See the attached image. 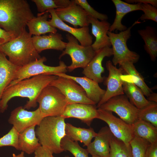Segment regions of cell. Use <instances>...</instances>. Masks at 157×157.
<instances>
[{
    "label": "cell",
    "instance_id": "obj_1",
    "mask_svg": "<svg viewBox=\"0 0 157 157\" xmlns=\"http://www.w3.org/2000/svg\"><path fill=\"white\" fill-rule=\"evenodd\" d=\"M58 76L54 75L43 74L22 80L15 84L7 87L1 96L0 102L1 113L4 112L8 107V103L16 97L27 98V101L23 107L30 109L37 106V99L42 90L49 85Z\"/></svg>",
    "mask_w": 157,
    "mask_h": 157
},
{
    "label": "cell",
    "instance_id": "obj_2",
    "mask_svg": "<svg viewBox=\"0 0 157 157\" xmlns=\"http://www.w3.org/2000/svg\"><path fill=\"white\" fill-rule=\"evenodd\" d=\"M34 17L26 0H0V28L19 35Z\"/></svg>",
    "mask_w": 157,
    "mask_h": 157
},
{
    "label": "cell",
    "instance_id": "obj_3",
    "mask_svg": "<svg viewBox=\"0 0 157 157\" xmlns=\"http://www.w3.org/2000/svg\"><path fill=\"white\" fill-rule=\"evenodd\" d=\"M25 28L21 34L0 46V51L13 64L22 67L41 57L35 50L32 37Z\"/></svg>",
    "mask_w": 157,
    "mask_h": 157
},
{
    "label": "cell",
    "instance_id": "obj_4",
    "mask_svg": "<svg viewBox=\"0 0 157 157\" xmlns=\"http://www.w3.org/2000/svg\"><path fill=\"white\" fill-rule=\"evenodd\" d=\"M65 125V119L61 116L44 118L35 130L41 146L53 154H59L64 151L60 143L66 135Z\"/></svg>",
    "mask_w": 157,
    "mask_h": 157
},
{
    "label": "cell",
    "instance_id": "obj_5",
    "mask_svg": "<svg viewBox=\"0 0 157 157\" xmlns=\"http://www.w3.org/2000/svg\"><path fill=\"white\" fill-rule=\"evenodd\" d=\"M141 23L138 20L124 31L118 33L108 31L107 35L112 46L113 56L112 63L115 66L118 64L120 66L122 63L126 61L133 63L138 61L140 56L137 53L131 51L127 45V42L131 36V30L136 24Z\"/></svg>",
    "mask_w": 157,
    "mask_h": 157
},
{
    "label": "cell",
    "instance_id": "obj_6",
    "mask_svg": "<svg viewBox=\"0 0 157 157\" xmlns=\"http://www.w3.org/2000/svg\"><path fill=\"white\" fill-rule=\"evenodd\" d=\"M36 101L43 118L61 116L67 105L65 96L60 90L49 85L42 90Z\"/></svg>",
    "mask_w": 157,
    "mask_h": 157
},
{
    "label": "cell",
    "instance_id": "obj_7",
    "mask_svg": "<svg viewBox=\"0 0 157 157\" xmlns=\"http://www.w3.org/2000/svg\"><path fill=\"white\" fill-rule=\"evenodd\" d=\"M66 37L68 42L60 55L59 59L66 54L70 56L72 63L67 67V71L69 72L78 68H84L93 58L96 51L91 46H84L80 45L77 39L69 33L67 34Z\"/></svg>",
    "mask_w": 157,
    "mask_h": 157
},
{
    "label": "cell",
    "instance_id": "obj_8",
    "mask_svg": "<svg viewBox=\"0 0 157 157\" xmlns=\"http://www.w3.org/2000/svg\"><path fill=\"white\" fill-rule=\"evenodd\" d=\"M47 60L46 57L43 56L25 66L20 67L16 71L13 80L7 87L38 75L54 73H65L67 71V66L63 61H60L58 66H51L44 64V63Z\"/></svg>",
    "mask_w": 157,
    "mask_h": 157
},
{
    "label": "cell",
    "instance_id": "obj_9",
    "mask_svg": "<svg viewBox=\"0 0 157 157\" xmlns=\"http://www.w3.org/2000/svg\"><path fill=\"white\" fill-rule=\"evenodd\" d=\"M49 85L60 90L65 96L67 105L76 103L96 104L88 97L81 86L72 79L58 76Z\"/></svg>",
    "mask_w": 157,
    "mask_h": 157
},
{
    "label": "cell",
    "instance_id": "obj_10",
    "mask_svg": "<svg viewBox=\"0 0 157 157\" xmlns=\"http://www.w3.org/2000/svg\"><path fill=\"white\" fill-rule=\"evenodd\" d=\"M99 108L115 112L120 119L130 124L138 119L139 109L130 103L124 94L110 98Z\"/></svg>",
    "mask_w": 157,
    "mask_h": 157
},
{
    "label": "cell",
    "instance_id": "obj_11",
    "mask_svg": "<svg viewBox=\"0 0 157 157\" xmlns=\"http://www.w3.org/2000/svg\"><path fill=\"white\" fill-rule=\"evenodd\" d=\"M97 119L106 122L113 136L124 142L127 146L130 145L131 140L134 137L132 125L127 123L113 114L112 112L97 109Z\"/></svg>",
    "mask_w": 157,
    "mask_h": 157
},
{
    "label": "cell",
    "instance_id": "obj_12",
    "mask_svg": "<svg viewBox=\"0 0 157 157\" xmlns=\"http://www.w3.org/2000/svg\"><path fill=\"white\" fill-rule=\"evenodd\" d=\"M106 67L109 72L108 76L104 82L107 88L104 96L97 104L96 107L97 108L110 98L124 94L123 86V81L121 78L124 72L123 69L121 67L117 68L110 60L106 62Z\"/></svg>",
    "mask_w": 157,
    "mask_h": 157
},
{
    "label": "cell",
    "instance_id": "obj_13",
    "mask_svg": "<svg viewBox=\"0 0 157 157\" xmlns=\"http://www.w3.org/2000/svg\"><path fill=\"white\" fill-rule=\"evenodd\" d=\"M43 118L39 107L35 110L28 111L19 106L12 111L8 122L20 133L28 127L38 126Z\"/></svg>",
    "mask_w": 157,
    "mask_h": 157
},
{
    "label": "cell",
    "instance_id": "obj_14",
    "mask_svg": "<svg viewBox=\"0 0 157 157\" xmlns=\"http://www.w3.org/2000/svg\"><path fill=\"white\" fill-rule=\"evenodd\" d=\"M55 11L61 20L70 23L74 28H77L78 26L88 27L90 24L87 19V14L74 0H71L68 6L55 9Z\"/></svg>",
    "mask_w": 157,
    "mask_h": 157
},
{
    "label": "cell",
    "instance_id": "obj_15",
    "mask_svg": "<svg viewBox=\"0 0 157 157\" xmlns=\"http://www.w3.org/2000/svg\"><path fill=\"white\" fill-rule=\"evenodd\" d=\"M45 12L50 14L51 19L49 22L52 26L68 32L76 39L82 46H88L92 44L93 38L90 33L88 27L76 28L67 25L58 18L55 9H50Z\"/></svg>",
    "mask_w": 157,
    "mask_h": 157
},
{
    "label": "cell",
    "instance_id": "obj_16",
    "mask_svg": "<svg viewBox=\"0 0 157 157\" xmlns=\"http://www.w3.org/2000/svg\"><path fill=\"white\" fill-rule=\"evenodd\" d=\"M113 54L112 48L108 47L96 51L93 58L83 69L82 73L85 76L98 83L102 82L105 78L101 76V74L104 72V68L102 66V61L105 57H110Z\"/></svg>",
    "mask_w": 157,
    "mask_h": 157
},
{
    "label": "cell",
    "instance_id": "obj_17",
    "mask_svg": "<svg viewBox=\"0 0 157 157\" xmlns=\"http://www.w3.org/2000/svg\"><path fill=\"white\" fill-rule=\"evenodd\" d=\"M95 105L76 103L67 105L61 116L65 119H78L90 126L93 120L97 118L98 112Z\"/></svg>",
    "mask_w": 157,
    "mask_h": 157
},
{
    "label": "cell",
    "instance_id": "obj_18",
    "mask_svg": "<svg viewBox=\"0 0 157 157\" xmlns=\"http://www.w3.org/2000/svg\"><path fill=\"white\" fill-rule=\"evenodd\" d=\"M113 135L108 127H103L97 133L92 142L87 146V150L92 156L109 157L110 141Z\"/></svg>",
    "mask_w": 157,
    "mask_h": 157
},
{
    "label": "cell",
    "instance_id": "obj_19",
    "mask_svg": "<svg viewBox=\"0 0 157 157\" xmlns=\"http://www.w3.org/2000/svg\"><path fill=\"white\" fill-rule=\"evenodd\" d=\"M88 20L92 25V33L95 40L91 46L95 51L105 47H110L111 44L107 32L111 25L107 20L99 21L90 16H88Z\"/></svg>",
    "mask_w": 157,
    "mask_h": 157
},
{
    "label": "cell",
    "instance_id": "obj_20",
    "mask_svg": "<svg viewBox=\"0 0 157 157\" xmlns=\"http://www.w3.org/2000/svg\"><path fill=\"white\" fill-rule=\"evenodd\" d=\"M48 74L73 80L81 86L85 91L88 97L95 104H97L100 101L106 92V90L101 88L98 83L85 76H75L64 73H54Z\"/></svg>",
    "mask_w": 157,
    "mask_h": 157
},
{
    "label": "cell",
    "instance_id": "obj_21",
    "mask_svg": "<svg viewBox=\"0 0 157 157\" xmlns=\"http://www.w3.org/2000/svg\"><path fill=\"white\" fill-rule=\"evenodd\" d=\"M63 36L58 33H50L48 35L34 36L32 37L34 47L38 53L49 49L63 51L65 48L67 42L63 41Z\"/></svg>",
    "mask_w": 157,
    "mask_h": 157
},
{
    "label": "cell",
    "instance_id": "obj_22",
    "mask_svg": "<svg viewBox=\"0 0 157 157\" xmlns=\"http://www.w3.org/2000/svg\"><path fill=\"white\" fill-rule=\"evenodd\" d=\"M116 8V15L113 23L111 25L109 31L120 32L127 29L122 23V20L127 14L133 11L141 10V3L130 4L120 0H112Z\"/></svg>",
    "mask_w": 157,
    "mask_h": 157
},
{
    "label": "cell",
    "instance_id": "obj_23",
    "mask_svg": "<svg viewBox=\"0 0 157 157\" xmlns=\"http://www.w3.org/2000/svg\"><path fill=\"white\" fill-rule=\"evenodd\" d=\"M134 63L130 61H125L119 66L124 72L127 74L122 75L121 78L124 81L134 83L142 91L144 95L148 98L153 92L151 90L146 84L142 76L136 69Z\"/></svg>",
    "mask_w": 157,
    "mask_h": 157
},
{
    "label": "cell",
    "instance_id": "obj_24",
    "mask_svg": "<svg viewBox=\"0 0 157 157\" xmlns=\"http://www.w3.org/2000/svg\"><path fill=\"white\" fill-rule=\"evenodd\" d=\"M49 17V13L45 12L38 14L37 17H34L27 22L29 33L34 36H40L46 33H56L57 30L52 26L47 19Z\"/></svg>",
    "mask_w": 157,
    "mask_h": 157
},
{
    "label": "cell",
    "instance_id": "obj_25",
    "mask_svg": "<svg viewBox=\"0 0 157 157\" xmlns=\"http://www.w3.org/2000/svg\"><path fill=\"white\" fill-rule=\"evenodd\" d=\"M20 67L11 63L0 51V102L4 91L13 80L16 71Z\"/></svg>",
    "mask_w": 157,
    "mask_h": 157
},
{
    "label": "cell",
    "instance_id": "obj_26",
    "mask_svg": "<svg viewBox=\"0 0 157 157\" xmlns=\"http://www.w3.org/2000/svg\"><path fill=\"white\" fill-rule=\"evenodd\" d=\"M35 126H33L28 127L19 133V150L31 154L34 153L41 146L35 134Z\"/></svg>",
    "mask_w": 157,
    "mask_h": 157
},
{
    "label": "cell",
    "instance_id": "obj_27",
    "mask_svg": "<svg viewBox=\"0 0 157 157\" xmlns=\"http://www.w3.org/2000/svg\"><path fill=\"white\" fill-rule=\"evenodd\" d=\"M65 131L66 136L72 141L83 143V146L87 147L97 134L92 128L77 127L68 123H66Z\"/></svg>",
    "mask_w": 157,
    "mask_h": 157
},
{
    "label": "cell",
    "instance_id": "obj_28",
    "mask_svg": "<svg viewBox=\"0 0 157 157\" xmlns=\"http://www.w3.org/2000/svg\"><path fill=\"white\" fill-rule=\"evenodd\" d=\"M134 136L152 144L157 142V128L151 123L138 118L131 124Z\"/></svg>",
    "mask_w": 157,
    "mask_h": 157
},
{
    "label": "cell",
    "instance_id": "obj_29",
    "mask_svg": "<svg viewBox=\"0 0 157 157\" xmlns=\"http://www.w3.org/2000/svg\"><path fill=\"white\" fill-rule=\"evenodd\" d=\"M138 32L144 42V50L149 55L151 60L155 61L157 56V34L154 27L147 26Z\"/></svg>",
    "mask_w": 157,
    "mask_h": 157
},
{
    "label": "cell",
    "instance_id": "obj_30",
    "mask_svg": "<svg viewBox=\"0 0 157 157\" xmlns=\"http://www.w3.org/2000/svg\"><path fill=\"white\" fill-rule=\"evenodd\" d=\"M124 94L129 99L130 103L138 109H141L149 104L151 101L144 97L141 90L134 83L126 81L123 83Z\"/></svg>",
    "mask_w": 157,
    "mask_h": 157
},
{
    "label": "cell",
    "instance_id": "obj_31",
    "mask_svg": "<svg viewBox=\"0 0 157 157\" xmlns=\"http://www.w3.org/2000/svg\"><path fill=\"white\" fill-rule=\"evenodd\" d=\"M110 148L109 157H133L130 144L126 146L114 136L110 141Z\"/></svg>",
    "mask_w": 157,
    "mask_h": 157
},
{
    "label": "cell",
    "instance_id": "obj_32",
    "mask_svg": "<svg viewBox=\"0 0 157 157\" xmlns=\"http://www.w3.org/2000/svg\"><path fill=\"white\" fill-rule=\"evenodd\" d=\"M61 146L63 151H68L74 157H89L87 149L81 147L77 142L72 140L67 136L62 140Z\"/></svg>",
    "mask_w": 157,
    "mask_h": 157
},
{
    "label": "cell",
    "instance_id": "obj_33",
    "mask_svg": "<svg viewBox=\"0 0 157 157\" xmlns=\"http://www.w3.org/2000/svg\"><path fill=\"white\" fill-rule=\"evenodd\" d=\"M138 118L149 122L157 128V103L151 101L139 109Z\"/></svg>",
    "mask_w": 157,
    "mask_h": 157
},
{
    "label": "cell",
    "instance_id": "obj_34",
    "mask_svg": "<svg viewBox=\"0 0 157 157\" xmlns=\"http://www.w3.org/2000/svg\"><path fill=\"white\" fill-rule=\"evenodd\" d=\"M36 4L38 11L43 14L51 9L63 8L68 6L70 3L69 0H32Z\"/></svg>",
    "mask_w": 157,
    "mask_h": 157
},
{
    "label": "cell",
    "instance_id": "obj_35",
    "mask_svg": "<svg viewBox=\"0 0 157 157\" xmlns=\"http://www.w3.org/2000/svg\"><path fill=\"white\" fill-rule=\"evenodd\" d=\"M150 144L145 140L134 136L130 143L133 157H146Z\"/></svg>",
    "mask_w": 157,
    "mask_h": 157
},
{
    "label": "cell",
    "instance_id": "obj_36",
    "mask_svg": "<svg viewBox=\"0 0 157 157\" xmlns=\"http://www.w3.org/2000/svg\"><path fill=\"white\" fill-rule=\"evenodd\" d=\"M19 134L15 128L13 127L6 134L0 138V147L11 146L19 150Z\"/></svg>",
    "mask_w": 157,
    "mask_h": 157
},
{
    "label": "cell",
    "instance_id": "obj_37",
    "mask_svg": "<svg viewBox=\"0 0 157 157\" xmlns=\"http://www.w3.org/2000/svg\"><path fill=\"white\" fill-rule=\"evenodd\" d=\"M74 2L81 7L88 15L99 19L100 21L107 20L108 17L106 14L99 13L95 10L86 0H74Z\"/></svg>",
    "mask_w": 157,
    "mask_h": 157
},
{
    "label": "cell",
    "instance_id": "obj_38",
    "mask_svg": "<svg viewBox=\"0 0 157 157\" xmlns=\"http://www.w3.org/2000/svg\"><path fill=\"white\" fill-rule=\"evenodd\" d=\"M141 10L144 12L140 17L142 21L151 20L157 22V8L149 4H141Z\"/></svg>",
    "mask_w": 157,
    "mask_h": 157
},
{
    "label": "cell",
    "instance_id": "obj_39",
    "mask_svg": "<svg viewBox=\"0 0 157 157\" xmlns=\"http://www.w3.org/2000/svg\"><path fill=\"white\" fill-rule=\"evenodd\" d=\"M16 37L13 33L0 28V46Z\"/></svg>",
    "mask_w": 157,
    "mask_h": 157
},
{
    "label": "cell",
    "instance_id": "obj_40",
    "mask_svg": "<svg viewBox=\"0 0 157 157\" xmlns=\"http://www.w3.org/2000/svg\"><path fill=\"white\" fill-rule=\"evenodd\" d=\"M35 157H54L49 149L41 146L34 152Z\"/></svg>",
    "mask_w": 157,
    "mask_h": 157
},
{
    "label": "cell",
    "instance_id": "obj_41",
    "mask_svg": "<svg viewBox=\"0 0 157 157\" xmlns=\"http://www.w3.org/2000/svg\"><path fill=\"white\" fill-rule=\"evenodd\" d=\"M125 2L130 4H149L157 8V0H125Z\"/></svg>",
    "mask_w": 157,
    "mask_h": 157
},
{
    "label": "cell",
    "instance_id": "obj_42",
    "mask_svg": "<svg viewBox=\"0 0 157 157\" xmlns=\"http://www.w3.org/2000/svg\"><path fill=\"white\" fill-rule=\"evenodd\" d=\"M146 157H157V142L149 145Z\"/></svg>",
    "mask_w": 157,
    "mask_h": 157
},
{
    "label": "cell",
    "instance_id": "obj_43",
    "mask_svg": "<svg viewBox=\"0 0 157 157\" xmlns=\"http://www.w3.org/2000/svg\"><path fill=\"white\" fill-rule=\"evenodd\" d=\"M157 95L156 93L153 92L151 93L150 96L147 98V100L150 101L157 102Z\"/></svg>",
    "mask_w": 157,
    "mask_h": 157
},
{
    "label": "cell",
    "instance_id": "obj_44",
    "mask_svg": "<svg viewBox=\"0 0 157 157\" xmlns=\"http://www.w3.org/2000/svg\"><path fill=\"white\" fill-rule=\"evenodd\" d=\"M13 157H24V152L23 151H22L21 153L18 155H16L15 154H13Z\"/></svg>",
    "mask_w": 157,
    "mask_h": 157
},
{
    "label": "cell",
    "instance_id": "obj_45",
    "mask_svg": "<svg viewBox=\"0 0 157 157\" xmlns=\"http://www.w3.org/2000/svg\"><path fill=\"white\" fill-rule=\"evenodd\" d=\"M92 157H101L96 156H92Z\"/></svg>",
    "mask_w": 157,
    "mask_h": 157
},
{
    "label": "cell",
    "instance_id": "obj_46",
    "mask_svg": "<svg viewBox=\"0 0 157 157\" xmlns=\"http://www.w3.org/2000/svg\"><path fill=\"white\" fill-rule=\"evenodd\" d=\"M65 157H70L69 156H65Z\"/></svg>",
    "mask_w": 157,
    "mask_h": 157
}]
</instances>
